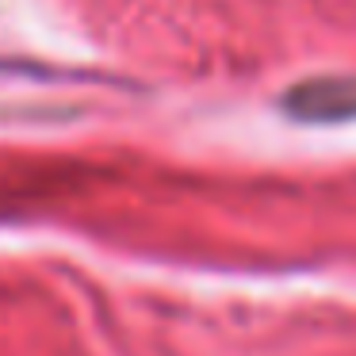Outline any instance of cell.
Returning <instances> with one entry per match:
<instances>
[{
  "mask_svg": "<svg viewBox=\"0 0 356 356\" xmlns=\"http://www.w3.org/2000/svg\"><path fill=\"white\" fill-rule=\"evenodd\" d=\"M287 111L307 123H341L356 115V81L348 77H314L295 85L284 96Z\"/></svg>",
  "mask_w": 356,
  "mask_h": 356,
  "instance_id": "obj_1",
  "label": "cell"
}]
</instances>
